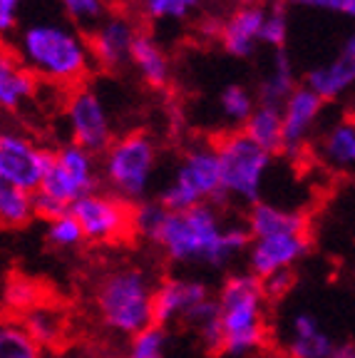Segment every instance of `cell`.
<instances>
[{
	"mask_svg": "<svg viewBox=\"0 0 355 358\" xmlns=\"http://www.w3.org/2000/svg\"><path fill=\"white\" fill-rule=\"evenodd\" d=\"M219 308L224 321V351L233 358L256 356L266 348V289L254 271L231 274L219 289Z\"/></svg>",
	"mask_w": 355,
	"mask_h": 358,
	"instance_id": "3",
	"label": "cell"
},
{
	"mask_svg": "<svg viewBox=\"0 0 355 358\" xmlns=\"http://www.w3.org/2000/svg\"><path fill=\"white\" fill-rule=\"evenodd\" d=\"M318 155L335 172L355 174V115L338 120L323 134Z\"/></svg>",
	"mask_w": 355,
	"mask_h": 358,
	"instance_id": "21",
	"label": "cell"
},
{
	"mask_svg": "<svg viewBox=\"0 0 355 358\" xmlns=\"http://www.w3.org/2000/svg\"><path fill=\"white\" fill-rule=\"evenodd\" d=\"M294 3L300 8H308V10L335 13V15H345L355 20V0H294Z\"/></svg>",
	"mask_w": 355,
	"mask_h": 358,
	"instance_id": "37",
	"label": "cell"
},
{
	"mask_svg": "<svg viewBox=\"0 0 355 358\" xmlns=\"http://www.w3.org/2000/svg\"><path fill=\"white\" fill-rule=\"evenodd\" d=\"M296 87H298V85H296L294 65H291V60L286 57V52L276 50L268 73L263 75L261 85H259V102L283 107V102L294 95Z\"/></svg>",
	"mask_w": 355,
	"mask_h": 358,
	"instance_id": "25",
	"label": "cell"
},
{
	"mask_svg": "<svg viewBox=\"0 0 355 358\" xmlns=\"http://www.w3.org/2000/svg\"><path fill=\"white\" fill-rule=\"evenodd\" d=\"M38 217L35 214L33 192L20 189V187L0 185V222L8 229H20Z\"/></svg>",
	"mask_w": 355,
	"mask_h": 358,
	"instance_id": "27",
	"label": "cell"
},
{
	"mask_svg": "<svg viewBox=\"0 0 355 358\" xmlns=\"http://www.w3.org/2000/svg\"><path fill=\"white\" fill-rule=\"evenodd\" d=\"M289 40V15H286V8L283 3H273L266 10V20H263L261 30V43L273 48V50H281Z\"/></svg>",
	"mask_w": 355,
	"mask_h": 358,
	"instance_id": "35",
	"label": "cell"
},
{
	"mask_svg": "<svg viewBox=\"0 0 355 358\" xmlns=\"http://www.w3.org/2000/svg\"><path fill=\"white\" fill-rule=\"evenodd\" d=\"M196 6L199 0H142V10L150 20H184Z\"/></svg>",
	"mask_w": 355,
	"mask_h": 358,
	"instance_id": "36",
	"label": "cell"
},
{
	"mask_svg": "<svg viewBox=\"0 0 355 358\" xmlns=\"http://www.w3.org/2000/svg\"><path fill=\"white\" fill-rule=\"evenodd\" d=\"M222 157V177L226 196H236L246 204L261 201V189L266 172L273 164V152L256 145L249 134L229 132L217 142Z\"/></svg>",
	"mask_w": 355,
	"mask_h": 358,
	"instance_id": "7",
	"label": "cell"
},
{
	"mask_svg": "<svg viewBox=\"0 0 355 358\" xmlns=\"http://www.w3.org/2000/svg\"><path fill=\"white\" fill-rule=\"evenodd\" d=\"M331 358H355V343H335Z\"/></svg>",
	"mask_w": 355,
	"mask_h": 358,
	"instance_id": "41",
	"label": "cell"
},
{
	"mask_svg": "<svg viewBox=\"0 0 355 358\" xmlns=\"http://www.w3.org/2000/svg\"><path fill=\"white\" fill-rule=\"evenodd\" d=\"M184 324L191 326L196 331V338L204 346L206 353H219L224 351V321H222V308H219V299H206V301L196 303L191 311L187 313Z\"/></svg>",
	"mask_w": 355,
	"mask_h": 358,
	"instance_id": "23",
	"label": "cell"
},
{
	"mask_svg": "<svg viewBox=\"0 0 355 358\" xmlns=\"http://www.w3.org/2000/svg\"><path fill=\"white\" fill-rule=\"evenodd\" d=\"M157 145L147 132H127L117 137L102 155V179L112 194L129 204L147 199L157 169Z\"/></svg>",
	"mask_w": 355,
	"mask_h": 358,
	"instance_id": "6",
	"label": "cell"
},
{
	"mask_svg": "<svg viewBox=\"0 0 355 358\" xmlns=\"http://www.w3.org/2000/svg\"><path fill=\"white\" fill-rule=\"evenodd\" d=\"M266 10L268 8L256 6V3H246V6L236 8L226 20L222 22V40L224 50L229 55L246 60L256 52L259 43H261V30H263V20H266Z\"/></svg>",
	"mask_w": 355,
	"mask_h": 358,
	"instance_id": "16",
	"label": "cell"
},
{
	"mask_svg": "<svg viewBox=\"0 0 355 358\" xmlns=\"http://www.w3.org/2000/svg\"><path fill=\"white\" fill-rule=\"evenodd\" d=\"M305 85L326 102L340 100L348 90L355 87V33L343 43L335 60L313 67L305 75Z\"/></svg>",
	"mask_w": 355,
	"mask_h": 358,
	"instance_id": "17",
	"label": "cell"
},
{
	"mask_svg": "<svg viewBox=\"0 0 355 358\" xmlns=\"http://www.w3.org/2000/svg\"><path fill=\"white\" fill-rule=\"evenodd\" d=\"M333 348V338L321 329L316 313L298 311L291 319L289 358H331Z\"/></svg>",
	"mask_w": 355,
	"mask_h": 358,
	"instance_id": "20",
	"label": "cell"
},
{
	"mask_svg": "<svg viewBox=\"0 0 355 358\" xmlns=\"http://www.w3.org/2000/svg\"><path fill=\"white\" fill-rule=\"evenodd\" d=\"M294 284H296V276H294V271H291V268H286V271H276V274L266 276V279H263V289H266L268 301L283 299L291 289H294Z\"/></svg>",
	"mask_w": 355,
	"mask_h": 358,
	"instance_id": "39",
	"label": "cell"
},
{
	"mask_svg": "<svg viewBox=\"0 0 355 358\" xmlns=\"http://www.w3.org/2000/svg\"><path fill=\"white\" fill-rule=\"evenodd\" d=\"M94 157H97L94 152L85 150L75 142L57 147L40 189L45 194L65 201L67 207H73L75 201H80L82 196L97 192L102 167H97Z\"/></svg>",
	"mask_w": 355,
	"mask_h": 358,
	"instance_id": "8",
	"label": "cell"
},
{
	"mask_svg": "<svg viewBox=\"0 0 355 358\" xmlns=\"http://www.w3.org/2000/svg\"><path fill=\"white\" fill-rule=\"evenodd\" d=\"M38 75L30 73L15 55H3L0 60V107L6 112H17L28 105L38 92Z\"/></svg>",
	"mask_w": 355,
	"mask_h": 358,
	"instance_id": "19",
	"label": "cell"
},
{
	"mask_svg": "<svg viewBox=\"0 0 355 358\" xmlns=\"http://www.w3.org/2000/svg\"><path fill=\"white\" fill-rule=\"evenodd\" d=\"M246 227H249L254 239L276 234H305L308 231V219H305V214L296 212V209L276 207L271 201H256L249 209Z\"/></svg>",
	"mask_w": 355,
	"mask_h": 358,
	"instance_id": "18",
	"label": "cell"
},
{
	"mask_svg": "<svg viewBox=\"0 0 355 358\" xmlns=\"http://www.w3.org/2000/svg\"><path fill=\"white\" fill-rule=\"evenodd\" d=\"M254 358H289V356H283V353L281 351H276V348H261V351H259V353H256V356Z\"/></svg>",
	"mask_w": 355,
	"mask_h": 358,
	"instance_id": "42",
	"label": "cell"
},
{
	"mask_svg": "<svg viewBox=\"0 0 355 358\" xmlns=\"http://www.w3.org/2000/svg\"><path fill=\"white\" fill-rule=\"evenodd\" d=\"M137 35V25L129 17L115 15V13L107 15L92 33H87L94 65L115 73V70L124 67L127 62H132V48Z\"/></svg>",
	"mask_w": 355,
	"mask_h": 358,
	"instance_id": "13",
	"label": "cell"
},
{
	"mask_svg": "<svg viewBox=\"0 0 355 358\" xmlns=\"http://www.w3.org/2000/svg\"><path fill=\"white\" fill-rule=\"evenodd\" d=\"M323 105H326V100L316 95L308 85H298L294 90V95L283 102V155L291 159L300 157L318 117H321Z\"/></svg>",
	"mask_w": 355,
	"mask_h": 358,
	"instance_id": "12",
	"label": "cell"
},
{
	"mask_svg": "<svg viewBox=\"0 0 355 358\" xmlns=\"http://www.w3.org/2000/svg\"><path fill=\"white\" fill-rule=\"evenodd\" d=\"M15 57L40 80L75 90L94 65L89 38L70 20H33L20 28Z\"/></svg>",
	"mask_w": 355,
	"mask_h": 358,
	"instance_id": "2",
	"label": "cell"
},
{
	"mask_svg": "<svg viewBox=\"0 0 355 358\" xmlns=\"http://www.w3.org/2000/svg\"><path fill=\"white\" fill-rule=\"evenodd\" d=\"M20 8H22V0H0V30L6 35L17 28Z\"/></svg>",
	"mask_w": 355,
	"mask_h": 358,
	"instance_id": "40",
	"label": "cell"
},
{
	"mask_svg": "<svg viewBox=\"0 0 355 358\" xmlns=\"http://www.w3.org/2000/svg\"><path fill=\"white\" fill-rule=\"evenodd\" d=\"M251 236L246 224H224L214 204H199L189 212H169L154 244L177 264H204L222 268L249 252Z\"/></svg>",
	"mask_w": 355,
	"mask_h": 358,
	"instance_id": "1",
	"label": "cell"
},
{
	"mask_svg": "<svg viewBox=\"0 0 355 358\" xmlns=\"http://www.w3.org/2000/svg\"><path fill=\"white\" fill-rule=\"evenodd\" d=\"M256 105L251 90H246L244 85H226V87L219 92V110H222L224 120L229 124H246L249 117L254 115Z\"/></svg>",
	"mask_w": 355,
	"mask_h": 358,
	"instance_id": "30",
	"label": "cell"
},
{
	"mask_svg": "<svg viewBox=\"0 0 355 358\" xmlns=\"http://www.w3.org/2000/svg\"><path fill=\"white\" fill-rule=\"evenodd\" d=\"M3 303L8 311L25 313L43 303V286L28 276H10L3 286Z\"/></svg>",
	"mask_w": 355,
	"mask_h": 358,
	"instance_id": "29",
	"label": "cell"
},
{
	"mask_svg": "<svg viewBox=\"0 0 355 358\" xmlns=\"http://www.w3.org/2000/svg\"><path fill=\"white\" fill-rule=\"evenodd\" d=\"M0 358H43V346L22 321H6L0 329Z\"/></svg>",
	"mask_w": 355,
	"mask_h": 358,
	"instance_id": "28",
	"label": "cell"
},
{
	"mask_svg": "<svg viewBox=\"0 0 355 358\" xmlns=\"http://www.w3.org/2000/svg\"><path fill=\"white\" fill-rule=\"evenodd\" d=\"M167 217H169V209L159 199L139 201V204H134V212H132L134 234L154 241L157 234L161 231V227H164V222H167Z\"/></svg>",
	"mask_w": 355,
	"mask_h": 358,
	"instance_id": "34",
	"label": "cell"
},
{
	"mask_svg": "<svg viewBox=\"0 0 355 358\" xmlns=\"http://www.w3.org/2000/svg\"><path fill=\"white\" fill-rule=\"evenodd\" d=\"M65 120L70 127V140L94 155H105L115 142L110 112L92 87L70 90L65 102Z\"/></svg>",
	"mask_w": 355,
	"mask_h": 358,
	"instance_id": "11",
	"label": "cell"
},
{
	"mask_svg": "<svg viewBox=\"0 0 355 358\" xmlns=\"http://www.w3.org/2000/svg\"><path fill=\"white\" fill-rule=\"evenodd\" d=\"M211 299L209 286L199 279H164L154 291V324L169 326L184 321L196 303Z\"/></svg>",
	"mask_w": 355,
	"mask_h": 358,
	"instance_id": "15",
	"label": "cell"
},
{
	"mask_svg": "<svg viewBox=\"0 0 355 358\" xmlns=\"http://www.w3.org/2000/svg\"><path fill=\"white\" fill-rule=\"evenodd\" d=\"M236 3H241V6H246V3H251V0H236Z\"/></svg>",
	"mask_w": 355,
	"mask_h": 358,
	"instance_id": "43",
	"label": "cell"
},
{
	"mask_svg": "<svg viewBox=\"0 0 355 358\" xmlns=\"http://www.w3.org/2000/svg\"><path fill=\"white\" fill-rule=\"evenodd\" d=\"M224 177L219 147L211 142H196L184 152L177 174L159 194L169 212H189L199 204L224 201Z\"/></svg>",
	"mask_w": 355,
	"mask_h": 358,
	"instance_id": "5",
	"label": "cell"
},
{
	"mask_svg": "<svg viewBox=\"0 0 355 358\" xmlns=\"http://www.w3.org/2000/svg\"><path fill=\"white\" fill-rule=\"evenodd\" d=\"M167 343H169L167 326L150 324L147 329L129 336L124 358H164L167 356Z\"/></svg>",
	"mask_w": 355,
	"mask_h": 358,
	"instance_id": "31",
	"label": "cell"
},
{
	"mask_svg": "<svg viewBox=\"0 0 355 358\" xmlns=\"http://www.w3.org/2000/svg\"><path fill=\"white\" fill-rule=\"evenodd\" d=\"M45 241H48L52 249L67 252V249H78L82 241H87V236H85L80 219L75 217L73 209H70V212L62 214V217L48 222V227H45Z\"/></svg>",
	"mask_w": 355,
	"mask_h": 358,
	"instance_id": "32",
	"label": "cell"
},
{
	"mask_svg": "<svg viewBox=\"0 0 355 358\" xmlns=\"http://www.w3.org/2000/svg\"><path fill=\"white\" fill-rule=\"evenodd\" d=\"M132 65L150 87H167L172 80V62L167 50L152 35L139 33L132 48Z\"/></svg>",
	"mask_w": 355,
	"mask_h": 358,
	"instance_id": "22",
	"label": "cell"
},
{
	"mask_svg": "<svg viewBox=\"0 0 355 358\" xmlns=\"http://www.w3.org/2000/svg\"><path fill=\"white\" fill-rule=\"evenodd\" d=\"M308 234H276L254 239L249 246V271H254L259 279H266L276 271L294 268L308 254Z\"/></svg>",
	"mask_w": 355,
	"mask_h": 358,
	"instance_id": "14",
	"label": "cell"
},
{
	"mask_svg": "<svg viewBox=\"0 0 355 358\" xmlns=\"http://www.w3.org/2000/svg\"><path fill=\"white\" fill-rule=\"evenodd\" d=\"M65 17L82 33H92L107 17V0H57Z\"/></svg>",
	"mask_w": 355,
	"mask_h": 358,
	"instance_id": "33",
	"label": "cell"
},
{
	"mask_svg": "<svg viewBox=\"0 0 355 358\" xmlns=\"http://www.w3.org/2000/svg\"><path fill=\"white\" fill-rule=\"evenodd\" d=\"M33 199H35V214H38L40 219H45V222L62 217V214H67L70 209H73V207H67L65 201L55 199V196H50V194H45L43 189L33 192Z\"/></svg>",
	"mask_w": 355,
	"mask_h": 358,
	"instance_id": "38",
	"label": "cell"
},
{
	"mask_svg": "<svg viewBox=\"0 0 355 358\" xmlns=\"http://www.w3.org/2000/svg\"><path fill=\"white\" fill-rule=\"evenodd\" d=\"M244 132L256 145H261L263 150L276 155L283 150V110L278 105L259 102L249 122L244 124Z\"/></svg>",
	"mask_w": 355,
	"mask_h": 358,
	"instance_id": "24",
	"label": "cell"
},
{
	"mask_svg": "<svg viewBox=\"0 0 355 358\" xmlns=\"http://www.w3.org/2000/svg\"><path fill=\"white\" fill-rule=\"evenodd\" d=\"M154 291L147 271L137 266L115 268L97 284L94 306L102 324L119 336H134L154 324Z\"/></svg>",
	"mask_w": 355,
	"mask_h": 358,
	"instance_id": "4",
	"label": "cell"
},
{
	"mask_svg": "<svg viewBox=\"0 0 355 358\" xmlns=\"http://www.w3.org/2000/svg\"><path fill=\"white\" fill-rule=\"evenodd\" d=\"M20 321L43 348H55L57 343L62 341L65 319H62V313L57 311V308L40 303V306H35V308H30V311L22 313Z\"/></svg>",
	"mask_w": 355,
	"mask_h": 358,
	"instance_id": "26",
	"label": "cell"
},
{
	"mask_svg": "<svg viewBox=\"0 0 355 358\" xmlns=\"http://www.w3.org/2000/svg\"><path fill=\"white\" fill-rule=\"evenodd\" d=\"M134 207L112 192H92L73 204V214L80 219L87 241L94 244H117L134 234Z\"/></svg>",
	"mask_w": 355,
	"mask_h": 358,
	"instance_id": "10",
	"label": "cell"
},
{
	"mask_svg": "<svg viewBox=\"0 0 355 358\" xmlns=\"http://www.w3.org/2000/svg\"><path fill=\"white\" fill-rule=\"evenodd\" d=\"M55 152L40 147L20 129H6L0 134V185L38 192Z\"/></svg>",
	"mask_w": 355,
	"mask_h": 358,
	"instance_id": "9",
	"label": "cell"
}]
</instances>
